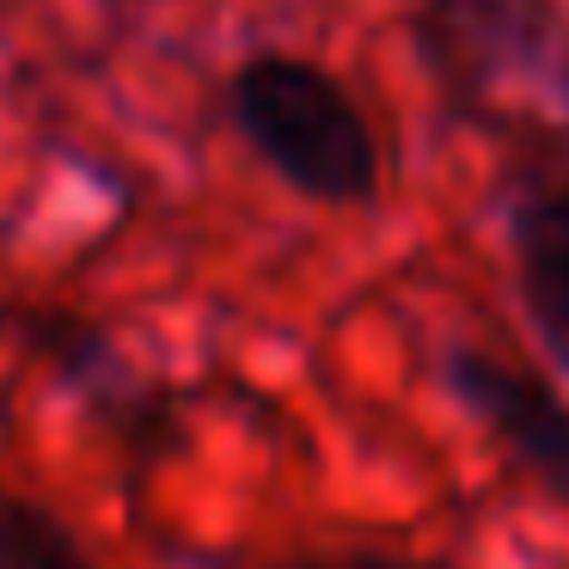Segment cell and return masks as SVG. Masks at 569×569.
<instances>
[{"label": "cell", "instance_id": "1", "mask_svg": "<svg viewBox=\"0 0 569 569\" xmlns=\"http://www.w3.org/2000/svg\"><path fill=\"white\" fill-rule=\"evenodd\" d=\"M405 38L441 117L569 136V0H410Z\"/></svg>", "mask_w": 569, "mask_h": 569}, {"label": "cell", "instance_id": "2", "mask_svg": "<svg viewBox=\"0 0 569 569\" xmlns=\"http://www.w3.org/2000/svg\"><path fill=\"white\" fill-rule=\"evenodd\" d=\"M221 111L251 160L319 209H373L386 197V141L361 99L319 56L263 43L221 80Z\"/></svg>", "mask_w": 569, "mask_h": 569}, {"label": "cell", "instance_id": "3", "mask_svg": "<svg viewBox=\"0 0 569 569\" xmlns=\"http://www.w3.org/2000/svg\"><path fill=\"white\" fill-rule=\"evenodd\" d=\"M19 343L56 373L62 392H74L99 417V429L111 435L117 453L136 471H160L166 459H178L190 447L184 398L172 386H160L153 373H141L99 319L68 307H31L19 319Z\"/></svg>", "mask_w": 569, "mask_h": 569}, {"label": "cell", "instance_id": "4", "mask_svg": "<svg viewBox=\"0 0 569 569\" xmlns=\"http://www.w3.org/2000/svg\"><path fill=\"white\" fill-rule=\"evenodd\" d=\"M435 373L447 398L490 435L496 453L539 490V502L569 515V398L557 392L551 373L520 368L471 337L441 343Z\"/></svg>", "mask_w": 569, "mask_h": 569}, {"label": "cell", "instance_id": "5", "mask_svg": "<svg viewBox=\"0 0 569 569\" xmlns=\"http://www.w3.org/2000/svg\"><path fill=\"white\" fill-rule=\"evenodd\" d=\"M496 209L527 331L539 356L569 373V172H520Z\"/></svg>", "mask_w": 569, "mask_h": 569}, {"label": "cell", "instance_id": "6", "mask_svg": "<svg viewBox=\"0 0 569 569\" xmlns=\"http://www.w3.org/2000/svg\"><path fill=\"white\" fill-rule=\"evenodd\" d=\"M0 569H104V563L56 502L0 483Z\"/></svg>", "mask_w": 569, "mask_h": 569}, {"label": "cell", "instance_id": "7", "mask_svg": "<svg viewBox=\"0 0 569 569\" xmlns=\"http://www.w3.org/2000/svg\"><path fill=\"white\" fill-rule=\"evenodd\" d=\"M263 569H447L435 557H410V551H386V545H349V551H295L276 557Z\"/></svg>", "mask_w": 569, "mask_h": 569}, {"label": "cell", "instance_id": "8", "mask_svg": "<svg viewBox=\"0 0 569 569\" xmlns=\"http://www.w3.org/2000/svg\"><path fill=\"white\" fill-rule=\"evenodd\" d=\"M104 7H172V0H104Z\"/></svg>", "mask_w": 569, "mask_h": 569}]
</instances>
